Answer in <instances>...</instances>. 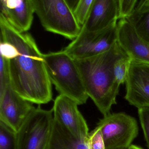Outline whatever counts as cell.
Here are the masks:
<instances>
[{"label": "cell", "mask_w": 149, "mask_h": 149, "mask_svg": "<svg viewBox=\"0 0 149 149\" xmlns=\"http://www.w3.org/2000/svg\"><path fill=\"white\" fill-rule=\"evenodd\" d=\"M73 100L59 95L54 101L52 108L53 118L78 139H83L89 134L86 121Z\"/></svg>", "instance_id": "9"}, {"label": "cell", "mask_w": 149, "mask_h": 149, "mask_svg": "<svg viewBox=\"0 0 149 149\" xmlns=\"http://www.w3.org/2000/svg\"><path fill=\"white\" fill-rule=\"evenodd\" d=\"M119 19L126 18L134 11L139 0H118Z\"/></svg>", "instance_id": "20"}, {"label": "cell", "mask_w": 149, "mask_h": 149, "mask_svg": "<svg viewBox=\"0 0 149 149\" xmlns=\"http://www.w3.org/2000/svg\"><path fill=\"white\" fill-rule=\"evenodd\" d=\"M1 41L13 44L17 54L8 60L10 84L21 97L32 103L41 105L52 99L51 82L43 54L34 38L27 32H20L1 13Z\"/></svg>", "instance_id": "1"}, {"label": "cell", "mask_w": 149, "mask_h": 149, "mask_svg": "<svg viewBox=\"0 0 149 149\" xmlns=\"http://www.w3.org/2000/svg\"><path fill=\"white\" fill-rule=\"evenodd\" d=\"M117 24L96 32L80 31L63 50L75 60L94 56L110 49L117 42Z\"/></svg>", "instance_id": "7"}, {"label": "cell", "mask_w": 149, "mask_h": 149, "mask_svg": "<svg viewBox=\"0 0 149 149\" xmlns=\"http://www.w3.org/2000/svg\"><path fill=\"white\" fill-rule=\"evenodd\" d=\"M87 136L83 139L76 138L53 118L51 134L47 149H90Z\"/></svg>", "instance_id": "13"}, {"label": "cell", "mask_w": 149, "mask_h": 149, "mask_svg": "<svg viewBox=\"0 0 149 149\" xmlns=\"http://www.w3.org/2000/svg\"><path fill=\"white\" fill-rule=\"evenodd\" d=\"M125 99L137 108L149 107V64L132 59Z\"/></svg>", "instance_id": "10"}, {"label": "cell", "mask_w": 149, "mask_h": 149, "mask_svg": "<svg viewBox=\"0 0 149 149\" xmlns=\"http://www.w3.org/2000/svg\"><path fill=\"white\" fill-rule=\"evenodd\" d=\"M32 104L21 97L9 84L0 93V121L17 132L35 108Z\"/></svg>", "instance_id": "8"}, {"label": "cell", "mask_w": 149, "mask_h": 149, "mask_svg": "<svg viewBox=\"0 0 149 149\" xmlns=\"http://www.w3.org/2000/svg\"><path fill=\"white\" fill-rule=\"evenodd\" d=\"M127 56L117 42L103 53L75 60L87 93L104 116L110 113L120 85L115 77L114 66L119 58Z\"/></svg>", "instance_id": "2"}, {"label": "cell", "mask_w": 149, "mask_h": 149, "mask_svg": "<svg viewBox=\"0 0 149 149\" xmlns=\"http://www.w3.org/2000/svg\"><path fill=\"white\" fill-rule=\"evenodd\" d=\"M95 0H79L73 10L74 16L80 25L85 24Z\"/></svg>", "instance_id": "17"}, {"label": "cell", "mask_w": 149, "mask_h": 149, "mask_svg": "<svg viewBox=\"0 0 149 149\" xmlns=\"http://www.w3.org/2000/svg\"><path fill=\"white\" fill-rule=\"evenodd\" d=\"M10 84L9 61L1 56L0 60V93L6 86Z\"/></svg>", "instance_id": "19"}, {"label": "cell", "mask_w": 149, "mask_h": 149, "mask_svg": "<svg viewBox=\"0 0 149 149\" xmlns=\"http://www.w3.org/2000/svg\"><path fill=\"white\" fill-rule=\"evenodd\" d=\"M17 132L0 121V149H17Z\"/></svg>", "instance_id": "15"}, {"label": "cell", "mask_w": 149, "mask_h": 149, "mask_svg": "<svg viewBox=\"0 0 149 149\" xmlns=\"http://www.w3.org/2000/svg\"><path fill=\"white\" fill-rule=\"evenodd\" d=\"M53 121L52 109L34 108L17 132V149H47Z\"/></svg>", "instance_id": "5"}, {"label": "cell", "mask_w": 149, "mask_h": 149, "mask_svg": "<svg viewBox=\"0 0 149 149\" xmlns=\"http://www.w3.org/2000/svg\"><path fill=\"white\" fill-rule=\"evenodd\" d=\"M138 3L149 6V0H140Z\"/></svg>", "instance_id": "24"}, {"label": "cell", "mask_w": 149, "mask_h": 149, "mask_svg": "<svg viewBox=\"0 0 149 149\" xmlns=\"http://www.w3.org/2000/svg\"><path fill=\"white\" fill-rule=\"evenodd\" d=\"M17 49L13 44L1 41L0 42V53L1 56L8 60L15 58L17 54Z\"/></svg>", "instance_id": "22"}, {"label": "cell", "mask_w": 149, "mask_h": 149, "mask_svg": "<svg viewBox=\"0 0 149 149\" xmlns=\"http://www.w3.org/2000/svg\"><path fill=\"white\" fill-rule=\"evenodd\" d=\"M119 20L118 0H95L80 31H100L117 24Z\"/></svg>", "instance_id": "11"}, {"label": "cell", "mask_w": 149, "mask_h": 149, "mask_svg": "<svg viewBox=\"0 0 149 149\" xmlns=\"http://www.w3.org/2000/svg\"><path fill=\"white\" fill-rule=\"evenodd\" d=\"M132 59L128 56L119 58L114 66V73L117 83L120 85L126 82L128 76Z\"/></svg>", "instance_id": "16"}, {"label": "cell", "mask_w": 149, "mask_h": 149, "mask_svg": "<svg viewBox=\"0 0 149 149\" xmlns=\"http://www.w3.org/2000/svg\"><path fill=\"white\" fill-rule=\"evenodd\" d=\"M87 143L90 149H106L101 132L97 127L88 134Z\"/></svg>", "instance_id": "18"}, {"label": "cell", "mask_w": 149, "mask_h": 149, "mask_svg": "<svg viewBox=\"0 0 149 149\" xmlns=\"http://www.w3.org/2000/svg\"><path fill=\"white\" fill-rule=\"evenodd\" d=\"M128 149H143L142 148H141V147H139V146H136L135 145H130V147L128 148Z\"/></svg>", "instance_id": "25"}, {"label": "cell", "mask_w": 149, "mask_h": 149, "mask_svg": "<svg viewBox=\"0 0 149 149\" xmlns=\"http://www.w3.org/2000/svg\"><path fill=\"white\" fill-rule=\"evenodd\" d=\"M106 149H128L137 137L139 127L133 116L124 113H109L97 124Z\"/></svg>", "instance_id": "6"}, {"label": "cell", "mask_w": 149, "mask_h": 149, "mask_svg": "<svg viewBox=\"0 0 149 149\" xmlns=\"http://www.w3.org/2000/svg\"><path fill=\"white\" fill-rule=\"evenodd\" d=\"M7 0H1V4H4Z\"/></svg>", "instance_id": "26"}, {"label": "cell", "mask_w": 149, "mask_h": 149, "mask_svg": "<svg viewBox=\"0 0 149 149\" xmlns=\"http://www.w3.org/2000/svg\"><path fill=\"white\" fill-rule=\"evenodd\" d=\"M34 11L45 29L70 40L75 39L81 26L66 0H31Z\"/></svg>", "instance_id": "4"}, {"label": "cell", "mask_w": 149, "mask_h": 149, "mask_svg": "<svg viewBox=\"0 0 149 149\" xmlns=\"http://www.w3.org/2000/svg\"><path fill=\"white\" fill-rule=\"evenodd\" d=\"M126 19L138 36L149 43V6L138 3Z\"/></svg>", "instance_id": "14"}, {"label": "cell", "mask_w": 149, "mask_h": 149, "mask_svg": "<svg viewBox=\"0 0 149 149\" xmlns=\"http://www.w3.org/2000/svg\"><path fill=\"white\" fill-rule=\"evenodd\" d=\"M46 70L52 84L59 95L85 104L89 98L75 59L63 50L43 54Z\"/></svg>", "instance_id": "3"}, {"label": "cell", "mask_w": 149, "mask_h": 149, "mask_svg": "<svg viewBox=\"0 0 149 149\" xmlns=\"http://www.w3.org/2000/svg\"><path fill=\"white\" fill-rule=\"evenodd\" d=\"M117 36L118 43L131 59L149 64V43L137 35L126 18L118 21Z\"/></svg>", "instance_id": "12"}, {"label": "cell", "mask_w": 149, "mask_h": 149, "mask_svg": "<svg viewBox=\"0 0 149 149\" xmlns=\"http://www.w3.org/2000/svg\"><path fill=\"white\" fill-rule=\"evenodd\" d=\"M138 115L149 149V107L138 109Z\"/></svg>", "instance_id": "21"}, {"label": "cell", "mask_w": 149, "mask_h": 149, "mask_svg": "<svg viewBox=\"0 0 149 149\" xmlns=\"http://www.w3.org/2000/svg\"><path fill=\"white\" fill-rule=\"evenodd\" d=\"M68 5L73 10L75 8L79 0H66Z\"/></svg>", "instance_id": "23"}]
</instances>
